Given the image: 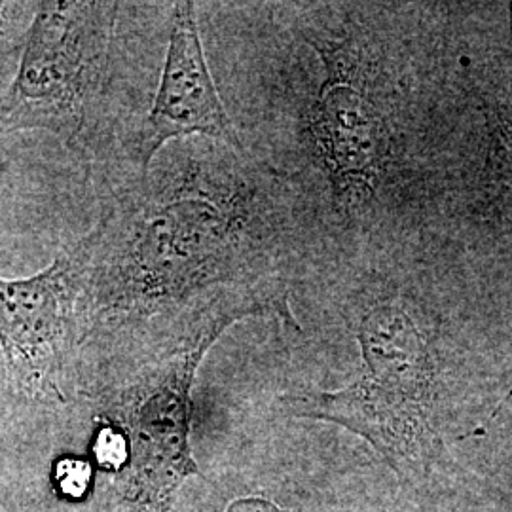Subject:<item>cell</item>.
<instances>
[{"label":"cell","instance_id":"3957f363","mask_svg":"<svg viewBox=\"0 0 512 512\" xmlns=\"http://www.w3.org/2000/svg\"><path fill=\"white\" fill-rule=\"evenodd\" d=\"M120 4L38 2L18 74L0 105V139L42 129L73 143L105 88Z\"/></svg>","mask_w":512,"mask_h":512},{"label":"cell","instance_id":"6da1fadb","mask_svg":"<svg viewBox=\"0 0 512 512\" xmlns=\"http://www.w3.org/2000/svg\"><path fill=\"white\" fill-rule=\"evenodd\" d=\"M247 207L238 186L202 171L160 175L107 207L67 253L78 306L150 313L238 274Z\"/></svg>","mask_w":512,"mask_h":512},{"label":"cell","instance_id":"5b68a950","mask_svg":"<svg viewBox=\"0 0 512 512\" xmlns=\"http://www.w3.org/2000/svg\"><path fill=\"white\" fill-rule=\"evenodd\" d=\"M190 135L243 152L205 61L196 8L192 2H177L160 88L137 145L143 173L150 171L152 160L169 141Z\"/></svg>","mask_w":512,"mask_h":512},{"label":"cell","instance_id":"9c48e42d","mask_svg":"<svg viewBox=\"0 0 512 512\" xmlns=\"http://www.w3.org/2000/svg\"><path fill=\"white\" fill-rule=\"evenodd\" d=\"M8 8H12V4H8V2H0V33H2V23H4V16H6Z\"/></svg>","mask_w":512,"mask_h":512},{"label":"cell","instance_id":"7a4b0ae2","mask_svg":"<svg viewBox=\"0 0 512 512\" xmlns=\"http://www.w3.org/2000/svg\"><path fill=\"white\" fill-rule=\"evenodd\" d=\"M355 336L365 361L359 380L283 403L296 418L329 421L366 440L403 482H425L442 456L427 334L399 302L380 300L359 315Z\"/></svg>","mask_w":512,"mask_h":512},{"label":"cell","instance_id":"277c9868","mask_svg":"<svg viewBox=\"0 0 512 512\" xmlns=\"http://www.w3.org/2000/svg\"><path fill=\"white\" fill-rule=\"evenodd\" d=\"M311 44L327 69L311 116L315 143L340 194H370L382 173L385 126L368 90L366 65L348 40Z\"/></svg>","mask_w":512,"mask_h":512},{"label":"cell","instance_id":"8992f818","mask_svg":"<svg viewBox=\"0 0 512 512\" xmlns=\"http://www.w3.org/2000/svg\"><path fill=\"white\" fill-rule=\"evenodd\" d=\"M78 298L76 272L67 251L31 277H0V344L23 378L48 374Z\"/></svg>","mask_w":512,"mask_h":512},{"label":"cell","instance_id":"52a82bcc","mask_svg":"<svg viewBox=\"0 0 512 512\" xmlns=\"http://www.w3.org/2000/svg\"><path fill=\"white\" fill-rule=\"evenodd\" d=\"M97 456L107 463H122L126 458V440L112 429L103 431L97 440Z\"/></svg>","mask_w":512,"mask_h":512},{"label":"cell","instance_id":"ba28073f","mask_svg":"<svg viewBox=\"0 0 512 512\" xmlns=\"http://www.w3.org/2000/svg\"><path fill=\"white\" fill-rule=\"evenodd\" d=\"M228 512H291L281 509L279 505H275L268 499L262 497H247V499H239L236 501Z\"/></svg>","mask_w":512,"mask_h":512}]
</instances>
